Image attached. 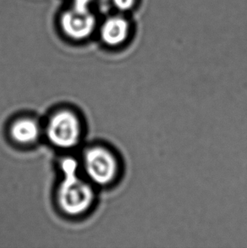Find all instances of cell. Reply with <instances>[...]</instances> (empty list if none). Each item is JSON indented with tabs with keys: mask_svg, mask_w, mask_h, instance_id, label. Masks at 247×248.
Instances as JSON below:
<instances>
[{
	"mask_svg": "<svg viewBox=\"0 0 247 248\" xmlns=\"http://www.w3.org/2000/svg\"><path fill=\"white\" fill-rule=\"evenodd\" d=\"M114 5L117 7L119 10H127L130 9L133 5L135 0H113Z\"/></svg>",
	"mask_w": 247,
	"mask_h": 248,
	"instance_id": "52a82bcc",
	"label": "cell"
},
{
	"mask_svg": "<svg viewBox=\"0 0 247 248\" xmlns=\"http://www.w3.org/2000/svg\"><path fill=\"white\" fill-rule=\"evenodd\" d=\"M84 169L87 176L95 184L105 186L117 177L119 162L107 148L93 147L84 155Z\"/></svg>",
	"mask_w": 247,
	"mask_h": 248,
	"instance_id": "3957f363",
	"label": "cell"
},
{
	"mask_svg": "<svg viewBox=\"0 0 247 248\" xmlns=\"http://www.w3.org/2000/svg\"><path fill=\"white\" fill-rule=\"evenodd\" d=\"M62 169L64 177L58 189L59 206L66 215H81L93 202V189L77 175V165L74 159L63 161Z\"/></svg>",
	"mask_w": 247,
	"mask_h": 248,
	"instance_id": "6da1fadb",
	"label": "cell"
},
{
	"mask_svg": "<svg viewBox=\"0 0 247 248\" xmlns=\"http://www.w3.org/2000/svg\"><path fill=\"white\" fill-rule=\"evenodd\" d=\"M128 35V23L120 17H114L104 22L101 29V37L105 44L116 46L122 44Z\"/></svg>",
	"mask_w": 247,
	"mask_h": 248,
	"instance_id": "8992f818",
	"label": "cell"
},
{
	"mask_svg": "<svg viewBox=\"0 0 247 248\" xmlns=\"http://www.w3.org/2000/svg\"><path fill=\"white\" fill-rule=\"evenodd\" d=\"M81 135V124L77 114L70 110L54 114L47 125V137L52 144L69 149L78 144Z\"/></svg>",
	"mask_w": 247,
	"mask_h": 248,
	"instance_id": "7a4b0ae2",
	"label": "cell"
},
{
	"mask_svg": "<svg viewBox=\"0 0 247 248\" xmlns=\"http://www.w3.org/2000/svg\"><path fill=\"white\" fill-rule=\"evenodd\" d=\"M96 20L89 12L80 13L76 10L67 11L61 18L63 31L74 39H83L93 31Z\"/></svg>",
	"mask_w": 247,
	"mask_h": 248,
	"instance_id": "277c9868",
	"label": "cell"
},
{
	"mask_svg": "<svg viewBox=\"0 0 247 248\" xmlns=\"http://www.w3.org/2000/svg\"><path fill=\"white\" fill-rule=\"evenodd\" d=\"M40 129L37 121L30 118H23L15 121L10 128V136L20 144H31L37 141Z\"/></svg>",
	"mask_w": 247,
	"mask_h": 248,
	"instance_id": "5b68a950",
	"label": "cell"
}]
</instances>
